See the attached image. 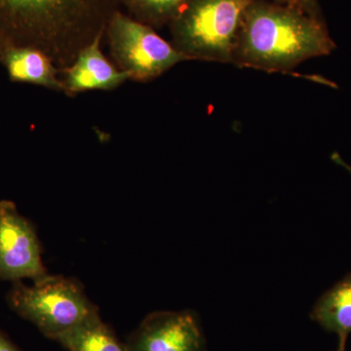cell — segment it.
<instances>
[{
	"mask_svg": "<svg viewBox=\"0 0 351 351\" xmlns=\"http://www.w3.org/2000/svg\"><path fill=\"white\" fill-rule=\"evenodd\" d=\"M115 0H0V58L10 48L40 50L60 71L105 36Z\"/></svg>",
	"mask_w": 351,
	"mask_h": 351,
	"instance_id": "1",
	"label": "cell"
},
{
	"mask_svg": "<svg viewBox=\"0 0 351 351\" xmlns=\"http://www.w3.org/2000/svg\"><path fill=\"white\" fill-rule=\"evenodd\" d=\"M336 48L321 18L276 2L256 0L247 9L232 64L270 73H290Z\"/></svg>",
	"mask_w": 351,
	"mask_h": 351,
	"instance_id": "2",
	"label": "cell"
},
{
	"mask_svg": "<svg viewBox=\"0 0 351 351\" xmlns=\"http://www.w3.org/2000/svg\"><path fill=\"white\" fill-rule=\"evenodd\" d=\"M256 0H193L169 24L172 44L191 61L232 63L245 13Z\"/></svg>",
	"mask_w": 351,
	"mask_h": 351,
	"instance_id": "3",
	"label": "cell"
},
{
	"mask_svg": "<svg viewBox=\"0 0 351 351\" xmlns=\"http://www.w3.org/2000/svg\"><path fill=\"white\" fill-rule=\"evenodd\" d=\"M7 300L16 313L53 339L99 314L82 284L61 276L49 274L32 286L15 281Z\"/></svg>",
	"mask_w": 351,
	"mask_h": 351,
	"instance_id": "4",
	"label": "cell"
},
{
	"mask_svg": "<svg viewBox=\"0 0 351 351\" xmlns=\"http://www.w3.org/2000/svg\"><path fill=\"white\" fill-rule=\"evenodd\" d=\"M105 36L117 68L133 82H152L176 64L191 61L154 27L134 20L119 8L110 16Z\"/></svg>",
	"mask_w": 351,
	"mask_h": 351,
	"instance_id": "5",
	"label": "cell"
},
{
	"mask_svg": "<svg viewBox=\"0 0 351 351\" xmlns=\"http://www.w3.org/2000/svg\"><path fill=\"white\" fill-rule=\"evenodd\" d=\"M48 276L34 226L12 201H0V279L36 282Z\"/></svg>",
	"mask_w": 351,
	"mask_h": 351,
	"instance_id": "6",
	"label": "cell"
},
{
	"mask_svg": "<svg viewBox=\"0 0 351 351\" xmlns=\"http://www.w3.org/2000/svg\"><path fill=\"white\" fill-rule=\"evenodd\" d=\"M129 351H203L204 339L191 311H157L138 327Z\"/></svg>",
	"mask_w": 351,
	"mask_h": 351,
	"instance_id": "7",
	"label": "cell"
},
{
	"mask_svg": "<svg viewBox=\"0 0 351 351\" xmlns=\"http://www.w3.org/2000/svg\"><path fill=\"white\" fill-rule=\"evenodd\" d=\"M104 36H99L83 48L75 62L61 71L66 96L73 97L92 90L112 91L129 80L128 73L117 68L104 55L101 49Z\"/></svg>",
	"mask_w": 351,
	"mask_h": 351,
	"instance_id": "8",
	"label": "cell"
},
{
	"mask_svg": "<svg viewBox=\"0 0 351 351\" xmlns=\"http://www.w3.org/2000/svg\"><path fill=\"white\" fill-rule=\"evenodd\" d=\"M0 64L5 68L11 82L29 83L64 94L61 71L40 50L10 48L0 58Z\"/></svg>",
	"mask_w": 351,
	"mask_h": 351,
	"instance_id": "9",
	"label": "cell"
},
{
	"mask_svg": "<svg viewBox=\"0 0 351 351\" xmlns=\"http://www.w3.org/2000/svg\"><path fill=\"white\" fill-rule=\"evenodd\" d=\"M311 316L326 331L338 335L339 350H346V339L351 332V274L318 300Z\"/></svg>",
	"mask_w": 351,
	"mask_h": 351,
	"instance_id": "10",
	"label": "cell"
},
{
	"mask_svg": "<svg viewBox=\"0 0 351 351\" xmlns=\"http://www.w3.org/2000/svg\"><path fill=\"white\" fill-rule=\"evenodd\" d=\"M69 351H129L99 314L55 339Z\"/></svg>",
	"mask_w": 351,
	"mask_h": 351,
	"instance_id": "11",
	"label": "cell"
},
{
	"mask_svg": "<svg viewBox=\"0 0 351 351\" xmlns=\"http://www.w3.org/2000/svg\"><path fill=\"white\" fill-rule=\"evenodd\" d=\"M127 15L154 29L169 25L193 0H115Z\"/></svg>",
	"mask_w": 351,
	"mask_h": 351,
	"instance_id": "12",
	"label": "cell"
},
{
	"mask_svg": "<svg viewBox=\"0 0 351 351\" xmlns=\"http://www.w3.org/2000/svg\"><path fill=\"white\" fill-rule=\"evenodd\" d=\"M276 3L282 4L298 9L315 18H321L317 0H274Z\"/></svg>",
	"mask_w": 351,
	"mask_h": 351,
	"instance_id": "13",
	"label": "cell"
},
{
	"mask_svg": "<svg viewBox=\"0 0 351 351\" xmlns=\"http://www.w3.org/2000/svg\"><path fill=\"white\" fill-rule=\"evenodd\" d=\"M0 351H20L0 332Z\"/></svg>",
	"mask_w": 351,
	"mask_h": 351,
	"instance_id": "14",
	"label": "cell"
},
{
	"mask_svg": "<svg viewBox=\"0 0 351 351\" xmlns=\"http://www.w3.org/2000/svg\"><path fill=\"white\" fill-rule=\"evenodd\" d=\"M332 160L335 161L339 165L343 166V168H346V170L351 174V166L348 165V163H346L345 161L343 160L341 156H339V154H334L332 156Z\"/></svg>",
	"mask_w": 351,
	"mask_h": 351,
	"instance_id": "15",
	"label": "cell"
},
{
	"mask_svg": "<svg viewBox=\"0 0 351 351\" xmlns=\"http://www.w3.org/2000/svg\"><path fill=\"white\" fill-rule=\"evenodd\" d=\"M337 351H345V350H337Z\"/></svg>",
	"mask_w": 351,
	"mask_h": 351,
	"instance_id": "16",
	"label": "cell"
}]
</instances>
